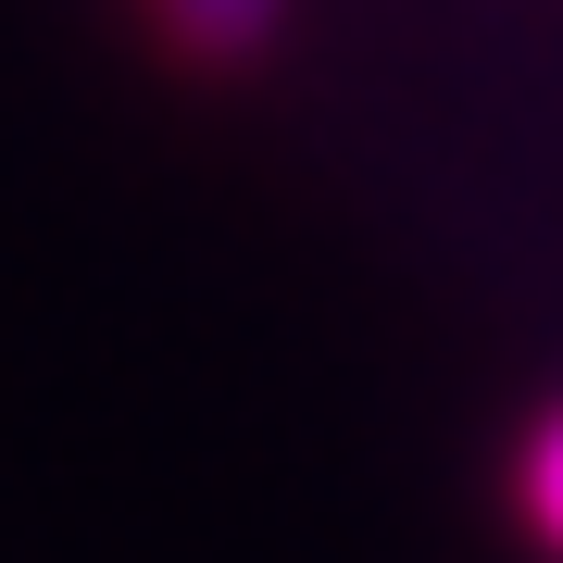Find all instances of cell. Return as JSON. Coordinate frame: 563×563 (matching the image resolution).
I'll use <instances>...</instances> for the list:
<instances>
[{
  "instance_id": "obj_1",
  "label": "cell",
  "mask_w": 563,
  "mask_h": 563,
  "mask_svg": "<svg viewBox=\"0 0 563 563\" xmlns=\"http://www.w3.org/2000/svg\"><path fill=\"white\" fill-rule=\"evenodd\" d=\"M151 25L176 38L188 63H213V76H239V63L276 51V25H288V0H151Z\"/></svg>"
},
{
  "instance_id": "obj_2",
  "label": "cell",
  "mask_w": 563,
  "mask_h": 563,
  "mask_svg": "<svg viewBox=\"0 0 563 563\" xmlns=\"http://www.w3.org/2000/svg\"><path fill=\"white\" fill-rule=\"evenodd\" d=\"M514 526H526L539 563H563V401L514 439Z\"/></svg>"
}]
</instances>
